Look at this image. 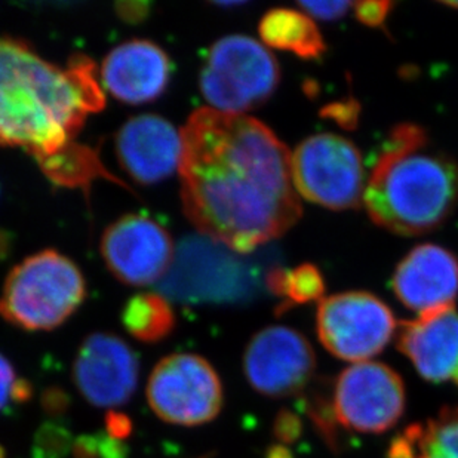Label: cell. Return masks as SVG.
Masks as SVG:
<instances>
[{"label": "cell", "instance_id": "6da1fadb", "mask_svg": "<svg viewBox=\"0 0 458 458\" xmlns=\"http://www.w3.org/2000/svg\"><path fill=\"white\" fill-rule=\"evenodd\" d=\"M180 132L182 208L202 236L242 255L299 221L291 155L268 126L199 108Z\"/></svg>", "mask_w": 458, "mask_h": 458}, {"label": "cell", "instance_id": "7a4b0ae2", "mask_svg": "<svg viewBox=\"0 0 458 458\" xmlns=\"http://www.w3.org/2000/svg\"><path fill=\"white\" fill-rule=\"evenodd\" d=\"M104 104L91 58L78 54L63 69L21 40L0 38V148H24L36 160L54 155Z\"/></svg>", "mask_w": 458, "mask_h": 458}, {"label": "cell", "instance_id": "3957f363", "mask_svg": "<svg viewBox=\"0 0 458 458\" xmlns=\"http://www.w3.org/2000/svg\"><path fill=\"white\" fill-rule=\"evenodd\" d=\"M363 202L377 225L414 236L441 227L458 204V164L414 123L396 126L368 178Z\"/></svg>", "mask_w": 458, "mask_h": 458}, {"label": "cell", "instance_id": "277c9868", "mask_svg": "<svg viewBox=\"0 0 458 458\" xmlns=\"http://www.w3.org/2000/svg\"><path fill=\"white\" fill-rule=\"evenodd\" d=\"M87 297L78 266L60 252L47 250L11 270L0 297V315L24 331L58 328Z\"/></svg>", "mask_w": 458, "mask_h": 458}, {"label": "cell", "instance_id": "5b68a950", "mask_svg": "<svg viewBox=\"0 0 458 458\" xmlns=\"http://www.w3.org/2000/svg\"><path fill=\"white\" fill-rule=\"evenodd\" d=\"M281 69L276 58L259 40L232 35L216 40L208 54L200 91L214 110L243 114L259 107L276 91Z\"/></svg>", "mask_w": 458, "mask_h": 458}, {"label": "cell", "instance_id": "8992f818", "mask_svg": "<svg viewBox=\"0 0 458 458\" xmlns=\"http://www.w3.org/2000/svg\"><path fill=\"white\" fill-rule=\"evenodd\" d=\"M207 236L184 239L160 290L187 303H238L255 294L259 275L245 259Z\"/></svg>", "mask_w": 458, "mask_h": 458}, {"label": "cell", "instance_id": "52a82bcc", "mask_svg": "<svg viewBox=\"0 0 458 458\" xmlns=\"http://www.w3.org/2000/svg\"><path fill=\"white\" fill-rule=\"evenodd\" d=\"M291 173L300 195L335 211L358 208L367 186L355 144L335 134L304 140L291 156Z\"/></svg>", "mask_w": 458, "mask_h": 458}, {"label": "cell", "instance_id": "ba28073f", "mask_svg": "<svg viewBox=\"0 0 458 458\" xmlns=\"http://www.w3.org/2000/svg\"><path fill=\"white\" fill-rule=\"evenodd\" d=\"M148 401L165 423L193 428L216 419L225 390L216 368L193 353L162 359L148 377Z\"/></svg>", "mask_w": 458, "mask_h": 458}, {"label": "cell", "instance_id": "9c48e42d", "mask_svg": "<svg viewBox=\"0 0 458 458\" xmlns=\"http://www.w3.org/2000/svg\"><path fill=\"white\" fill-rule=\"evenodd\" d=\"M318 335L325 349L349 362H368L394 337L396 319L389 306L365 291H349L320 301Z\"/></svg>", "mask_w": 458, "mask_h": 458}, {"label": "cell", "instance_id": "30bf717a", "mask_svg": "<svg viewBox=\"0 0 458 458\" xmlns=\"http://www.w3.org/2000/svg\"><path fill=\"white\" fill-rule=\"evenodd\" d=\"M405 403L403 378L385 363H355L338 376L334 386V420L353 432L389 430L403 417Z\"/></svg>", "mask_w": 458, "mask_h": 458}, {"label": "cell", "instance_id": "8fae6325", "mask_svg": "<svg viewBox=\"0 0 458 458\" xmlns=\"http://www.w3.org/2000/svg\"><path fill=\"white\" fill-rule=\"evenodd\" d=\"M310 343L295 329L275 325L255 334L243 355V371L255 392L268 398L300 394L315 374Z\"/></svg>", "mask_w": 458, "mask_h": 458}, {"label": "cell", "instance_id": "7c38bea8", "mask_svg": "<svg viewBox=\"0 0 458 458\" xmlns=\"http://www.w3.org/2000/svg\"><path fill=\"white\" fill-rule=\"evenodd\" d=\"M174 242L168 230L141 214H128L108 225L101 254L108 270L126 285L159 282L173 267Z\"/></svg>", "mask_w": 458, "mask_h": 458}, {"label": "cell", "instance_id": "4fadbf2b", "mask_svg": "<svg viewBox=\"0 0 458 458\" xmlns=\"http://www.w3.org/2000/svg\"><path fill=\"white\" fill-rule=\"evenodd\" d=\"M139 374L137 353L110 333L88 335L72 369L79 394L98 408H117L130 403L139 385Z\"/></svg>", "mask_w": 458, "mask_h": 458}, {"label": "cell", "instance_id": "5bb4252c", "mask_svg": "<svg viewBox=\"0 0 458 458\" xmlns=\"http://www.w3.org/2000/svg\"><path fill=\"white\" fill-rule=\"evenodd\" d=\"M398 349L424 380L458 387V311L454 304L424 311L399 327Z\"/></svg>", "mask_w": 458, "mask_h": 458}, {"label": "cell", "instance_id": "9a60e30c", "mask_svg": "<svg viewBox=\"0 0 458 458\" xmlns=\"http://www.w3.org/2000/svg\"><path fill=\"white\" fill-rule=\"evenodd\" d=\"M117 160L141 184L171 177L182 157V132L164 117L141 114L122 126L116 137Z\"/></svg>", "mask_w": 458, "mask_h": 458}, {"label": "cell", "instance_id": "2e32d148", "mask_svg": "<svg viewBox=\"0 0 458 458\" xmlns=\"http://www.w3.org/2000/svg\"><path fill=\"white\" fill-rule=\"evenodd\" d=\"M396 299L411 310H435L454 304L458 295L457 255L433 243L415 247L392 277Z\"/></svg>", "mask_w": 458, "mask_h": 458}, {"label": "cell", "instance_id": "e0dca14e", "mask_svg": "<svg viewBox=\"0 0 458 458\" xmlns=\"http://www.w3.org/2000/svg\"><path fill=\"white\" fill-rule=\"evenodd\" d=\"M171 61L150 40H128L108 52L101 65L103 85L117 100L150 103L168 87Z\"/></svg>", "mask_w": 458, "mask_h": 458}, {"label": "cell", "instance_id": "ac0fdd59", "mask_svg": "<svg viewBox=\"0 0 458 458\" xmlns=\"http://www.w3.org/2000/svg\"><path fill=\"white\" fill-rule=\"evenodd\" d=\"M259 31L264 44L303 60H318L327 49L319 29L303 11L272 9L261 18Z\"/></svg>", "mask_w": 458, "mask_h": 458}, {"label": "cell", "instance_id": "d6986e66", "mask_svg": "<svg viewBox=\"0 0 458 458\" xmlns=\"http://www.w3.org/2000/svg\"><path fill=\"white\" fill-rule=\"evenodd\" d=\"M390 458H458V407L412 424L390 444Z\"/></svg>", "mask_w": 458, "mask_h": 458}, {"label": "cell", "instance_id": "ffe728a7", "mask_svg": "<svg viewBox=\"0 0 458 458\" xmlns=\"http://www.w3.org/2000/svg\"><path fill=\"white\" fill-rule=\"evenodd\" d=\"M38 164L45 175L52 182H55L56 186L88 191L91 182L98 178L125 186L113 174L108 173L98 153L85 144L72 141L54 155L38 159Z\"/></svg>", "mask_w": 458, "mask_h": 458}, {"label": "cell", "instance_id": "44dd1931", "mask_svg": "<svg viewBox=\"0 0 458 458\" xmlns=\"http://www.w3.org/2000/svg\"><path fill=\"white\" fill-rule=\"evenodd\" d=\"M126 331L139 342L155 344L175 328V313L168 300L153 293L137 294L128 300L122 311Z\"/></svg>", "mask_w": 458, "mask_h": 458}, {"label": "cell", "instance_id": "7402d4cb", "mask_svg": "<svg viewBox=\"0 0 458 458\" xmlns=\"http://www.w3.org/2000/svg\"><path fill=\"white\" fill-rule=\"evenodd\" d=\"M266 285L273 295L284 300L281 309L322 301L325 293V281L319 268L313 264H301L294 270L275 267L266 276Z\"/></svg>", "mask_w": 458, "mask_h": 458}, {"label": "cell", "instance_id": "603a6c76", "mask_svg": "<svg viewBox=\"0 0 458 458\" xmlns=\"http://www.w3.org/2000/svg\"><path fill=\"white\" fill-rule=\"evenodd\" d=\"M31 386L18 376L13 363L0 353V412L30 401Z\"/></svg>", "mask_w": 458, "mask_h": 458}, {"label": "cell", "instance_id": "cb8c5ba5", "mask_svg": "<svg viewBox=\"0 0 458 458\" xmlns=\"http://www.w3.org/2000/svg\"><path fill=\"white\" fill-rule=\"evenodd\" d=\"M73 451L76 458H123L126 455L125 446L108 433L81 437L74 444Z\"/></svg>", "mask_w": 458, "mask_h": 458}, {"label": "cell", "instance_id": "d4e9b609", "mask_svg": "<svg viewBox=\"0 0 458 458\" xmlns=\"http://www.w3.org/2000/svg\"><path fill=\"white\" fill-rule=\"evenodd\" d=\"M394 8V2L389 0H377V2H356L353 4L355 15L359 22H362L363 26L385 27L387 18Z\"/></svg>", "mask_w": 458, "mask_h": 458}, {"label": "cell", "instance_id": "484cf974", "mask_svg": "<svg viewBox=\"0 0 458 458\" xmlns=\"http://www.w3.org/2000/svg\"><path fill=\"white\" fill-rule=\"evenodd\" d=\"M300 8L309 17L318 18L322 21H337L344 17L349 9L353 8L352 2H300Z\"/></svg>", "mask_w": 458, "mask_h": 458}, {"label": "cell", "instance_id": "4316f807", "mask_svg": "<svg viewBox=\"0 0 458 458\" xmlns=\"http://www.w3.org/2000/svg\"><path fill=\"white\" fill-rule=\"evenodd\" d=\"M273 432L276 435L279 441L293 442L300 437L301 433V423L299 417L293 412H282L275 421V428Z\"/></svg>", "mask_w": 458, "mask_h": 458}, {"label": "cell", "instance_id": "83f0119b", "mask_svg": "<svg viewBox=\"0 0 458 458\" xmlns=\"http://www.w3.org/2000/svg\"><path fill=\"white\" fill-rule=\"evenodd\" d=\"M117 13L126 22L143 21L150 13V4L146 2H121L116 4Z\"/></svg>", "mask_w": 458, "mask_h": 458}, {"label": "cell", "instance_id": "f1b7e54d", "mask_svg": "<svg viewBox=\"0 0 458 458\" xmlns=\"http://www.w3.org/2000/svg\"><path fill=\"white\" fill-rule=\"evenodd\" d=\"M329 116L333 117L334 121H338L343 126H347L349 123H355L356 112L355 104H337L333 107L328 108Z\"/></svg>", "mask_w": 458, "mask_h": 458}, {"label": "cell", "instance_id": "f546056e", "mask_svg": "<svg viewBox=\"0 0 458 458\" xmlns=\"http://www.w3.org/2000/svg\"><path fill=\"white\" fill-rule=\"evenodd\" d=\"M11 241H13L11 234L0 229V261H4L11 252Z\"/></svg>", "mask_w": 458, "mask_h": 458}, {"label": "cell", "instance_id": "4dcf8cb0", "mask_svg": "<svg viewBox=\"0 0 458 458\" xmlns=\"http://www.w3.org/2000/svg\"><path fill=\"white\" fill-rule=\"evenodd\" d=\"M442 4H445L448 8L458 9V2H442Z\"/></svg>", "mask_w": 458, "mask_h": 458}, {"label": "cell", "instance_id": "1f68e13d", "mask_svg": "<svg viewBox=\"0 0 458 458\" xmlns=\"http://www.w3.org/2000/svg\"><path fill=\"white\" fill-rule=\"evenodd\" d=\"M0 458H4V451L0 448Z\"/></svg>", "mask_w": 458, "mask_h": 458}]
</instances>
